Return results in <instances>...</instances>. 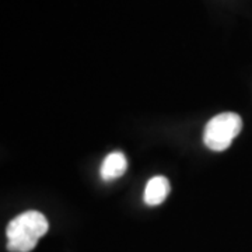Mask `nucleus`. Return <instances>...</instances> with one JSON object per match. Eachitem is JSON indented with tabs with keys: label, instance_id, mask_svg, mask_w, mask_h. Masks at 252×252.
Returning a JSON list of instances; mask_svg holds the SVG:
<instances>
[{
	"label": "nucleus",
	"instance_id": "obj_3",
	"mask_svg": "<svg viewBox=\"0 0 252 252\" xmlns=\"http://www.w3.org/2000/svg\"><path fill=\"white\" fill-rule=\"evenodd\" d=\"M170 192V182L165 177H154L147 182L144 189V202L149 206H157L162 203Z\"/></svg>",
	"mask_w": 252,
	"mask_h": 252
},
{
	"label": "nucleus",
	"instance_id": "obj_4",
	"mask_svg": "<svg viewBox=\"0 0 252 252\" xmlns=\"http://www.w3.org/2000/svg\"><path fill=\"white\" fill-rule=\"evenodd\" d=\"M127 168V160L121 152H114L105 157V160L101 165V177L102 180L111 181L119 178L125 174Z\"/></svg>",
	"mask_w": 252,
	"mask_h": 252
},
{
	"label": "nucleus",
	"instance_id": "obj_1",
	"mask_svg": "<svg viewBox=\"0 0 252 252\" xmlns=\"http://www.w3.org/2000/svg\"><path fill=\"white\" fill-rule=\"evenodd\" d=\"M48 228V220L39 212L30 210L18 215L6 228L7 250L10 252L32 251L39 238L46 234Z\"/></svg>",
	"mask_w": 252,
	"mask_h": 252
},
{
	"label": "nucleus",
	"instance_id": "obj_2",
	"mask_svg": "<svg viewBox=\"0 0 252 252\" xmlns=\"http://www.w3.org/2000/svg\"><path fill=\"white\" fill-rule=\"evenodd\" d=\"M243 129V121L235 112H223L206 124L203 140L213 152H223L230 147L235 136Z\"/></svg>",
	"mask_w": 252,
	"mask_h": 252
}]
</instances>
